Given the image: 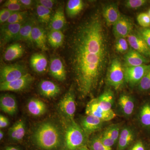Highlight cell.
I'll list each match as a JSON object with an SVG mask.
<instances>
[{
	"instance_id": "cell-5",
	"label": "cell",
	"mask_w": 150,
	"mask_h": 150,
	"mask_svg": "<svg viewBox=\"0 0 150 150\" xmlns=\"http://www.w3.org/2000/svg\"><path fill=\"white\" fill-rule=\"evenodd\" d=\"M28 73L26 67L23 65L17 64L5 65L1 69V83L10 82L16 80Z\"/></svg>"
},
{
	"instance_id": "cell-9",
	"label": "cell",
	"mask_w": 150,
	"mask_h": 150,
	"mask_svg": "<svg viewBox=\"0 0 150 150\" xmlns=\"http://www.w3.org/2000/svg\"><path fill=\"white\" fill-rule=\"evenodd\" d=\"M34 80V78L29 73L16 80L8 83L0 84L1 91H19L23 90L28 86Z\"/></svg>"
},
{
	"instance_id": "cell-4",
	"label": "cell",
	"mask_w": 150,
	"mask_h": 150,
	"mask_svg": "<svg viewBox=\"0 0 150 150\" xmlns=\"http://www.w3.org/2000/svg\"><path fill=\"white\" fill-rule=\"evenodd\" d=\"M125 81L124 67L120 59L115 58L112 60L108 70L107 83L117 90L121 87Z\"/></svg>"
},
{
	"instance_id": "cell-51",
	"label": "cell",
	"mask_w": 150,
	"mask_h": 150,
	"mask_svg": "<svg viewBox=\"0 0 150 150\" xmlns=\"http://www.w3.org/2000/svg\"><path fill=\"white\" fill-rule=\"evenodd\" d=\"M148 14H149V15L150 16V9L149 10V12H148Z\"/></svg>"
},
{
	"instance_id": "cell-11",
	"label": "cell",
	"mask_w": 150,
	"mask_h": 150,
	"mask_svg": "<svg viewBox=\"0 0 150 150\" xmlns=\"http://www.w3.org/2000/svg\"><path fill=\"white\" fill-rule=\"evenodd\" d=\"M5 23L1 28V45H4L12 40H15L22 25L24 23Z\"/></svg>"
},
{
	"instance_id": "cell-23",
	"label": "cell",
	"mask_w": 150,
	"mask_h": 150,
	"mask_svg": "<svg viewBox=\"0 0 150 150\" xmlns=\"http://www.w3.org/2000/svg\"><path fill=\"white\" fill-rule=\"evenodd\" d=\"M9 136L12 140L16 142L21 141L25 134V125L24 120L17 121L8 130Z\"/></svg>"
},
{
	"instance_id": "cell-28",
	"label": "cell",
	"mask_w": 150,
	"mask_h": 150,
	"mask_svg": "<svg viewBox=\"0 0 150 150\" xmlns=\"http://www.w3.org/2000/svg\"><path fill=\"white\" fill-rule=\"evenodd\" d=\"M118 104L125 115L130 116L134 112L135 106L134 101L129 96L126 94L121 95L119 98Z\"/></svg>"
},
{
	"instance_id": "cell-1",
	"label": "cell",
	"mask_w": 150,
	"mask_h": 150,
	"mask_svg": "<svg viewBox=\"0 0 150 150\" xmlns=\"http://www.w3.org/2000/svg\"><path fill=\"white\" fill-rule=\"evenodd\" d=\"M70 46L71 66L78 90L86 96L96 88L109 58L106 31L99 13L93 14L78 25Z\"/></svg>"
},
{
	"instance_id": "cell-18",
	"label": "cell",
	"mask_w": 150,
	"mask_h": 150,
	"mask_svg": "<svg viewBox=\"0 0 150 150\" xmlns=\"http://www.w3.org/2000/svg\"><path fill=\"white\" fill-rule=\"evenodd\" d=\"M31 37L33 41L38 48L43 51L48 50L47 36L43 28L35 24L33 28Z\"/></svg>"
},
{
	"instance_id": "cell-2",
	"label": "cell",
	"mask_w": 150,
	"mask_h": 150,
	"mask_svg": "<svg viewBox=\"0 0 150 150\" xmlns=\"http://www.w3.org/2000/svg\"><path fill=\"white\" fill-rule=\"evenodd\" d=\"M62 131L58 125L45 122L38 126L33 135V140L38 148L43 150H54L62 144Z\"/></svg>"
},
{
	"instance_id": "cell-7",
	"label": "cell",
	"mask_w": 150,
	"mask_h": 150,
	"mask_svg": "<svg viewBox=\"0 0 150 150\" xmlns=\"http://www.w3.org/2000/svg\"><path fill=\"white\" fill-rule=\"evenodd\" d=\"M59 108L61 112L69 121L74 120L76 105L74 93L73 90H70L61 99L59 102Z\"/></svg>"
},
{
	"instance_id": "cell-49",
	"label": "cell",
	"mask_w": 150,
	"mask_h": 150,
	"mask_svg": "<svg viewBox=\"0 0 150 150\" xmlns=\"http://www.w3.org/2000/svg\"><path fill=\"white\" fill-rule=\"evenodd\" d=\"M77 150H91L90 149H89L85 145L81 147V148H79Z\"/></svg>"
},
{
	"instance_id": "cell-38",
	"label": "cell",
	"mask_w": 150,
	"mask_h": 150,
	"mask_svg": "<svg viewBox=\"0 0 150 150\" xmlns=\"http://www.w3.org/2000/svg\"><path fill=\"white\" fill-rule=\"evenodd\" d=\"M138 85L140 90L145 91L150 89V69L146 73Z\"/></svg>"
},
{
	"instance_id": "cell-42",
	"label": "cell",
	"mask_w": 150,
	"mask_h": 150,
	"mask_svg": "<svg viewBox=\"0 0 150 150\" xmlns=\"http://www.w3.org/2000/svg\"><path fill=\"white\" fill-rule=\"evenodd\" d=\"M99 138L103 144L109 148H111V147L114 144L115 142L110 137L105 134H103L102 136L99 137Z\"/></svg>"
},
{
	"instance_id": "cell-29",
	"label": "cell",
	"mask_w": 150,
	"mask_h": 150,
	"mask_svg": "<svg viewBox=\"0 0 150 150\" xmlns=\"http://www.w3.org/2000/svg\"><path fill=\"white\" fill-rule=\"evenodd\" d=\"M47 39L52 47L58 48L63 45L64 41V35L62 30H50Z\"/></svg>"
},
{
	"instance_id": "cell-35",
	"label": "cell",
	"mask_w": 150,
	"mask_h": 150,
	"mask_svg": "<svg viewBox=\"0 0 150 150\" xmlns=\"http://www.w3.org/2000/svg\"><path fill=\"white\" fill-rule=\"evenodd\" d=\"M104 134L110 137L113 141L116 142L119 139L120 136V128L118 125H111L108 127Z\"/></svg>"
},
{
	"instance_id": "cell-13",
	"label": "cell",
	"mask_w": 150,
	"mask_h": 150,
	"mask_svg": "<svg viewBox=\"0 0 150 150\" xmlns=\"http://www.w3.org/2000/svg\"><path fill=\"white\" fill-rule=\"evenodd\" d=\"M103 16L106 25L113 26L121 16L117 5L115 3L105 6L103 9Z\"/></svg>"
},
{
	"instance_id": "cell-47",
	"label": "cell",
	"mask_w": 150,
	"mask_h": 150,
	"mask_svg": "<svg viewBox=\"0 0 150 150\" xmlns=\"http://www.w3.org/2000/svg\"><path fill=\"white\" fill-rule=\"evenodd\" d=\"M130 150H145V148L143 143L139 141L133 146Z\"/></svg>"
},
{
	"instance_id": "cell-50",
	"label": "cell",
	"mask_w": 150,
	"mask_h": 150,
	"mask_svg": "<svg viewBox=\"0 0 150 150\" xmlns=\"http://www.w3.org/2000/svg\"><path fill=\"white\" fill-rule=\"evenodd\" d=\"M4 137V132L1 130L0 131V140H1L3 139V138Z\"/></svg>"
},
{
	"instance_id": "cell-21",
	"label": "cell",
	"mask_w": 150,
	"mask_h": 150,
	"mask_svg": "<svg viewBox=\"0 0 150 150\" xmlns=\"http://www.w3.org/2000/svg\"><path fill=\"white\" fill-rule=\"evenodd\" d=\"M30 64L34 71L38 74H42L46 71L48 61L43 54L35 53L30 57Z\"/></svg>"
},
{
	"instance_id": "cell-14",
	"label": "cell",
	"mask_w": 150,
	"mask_h": 150,
	"mask_svg": "<svg viewBox=\"0 0 150 150\" xmlns=\"http://www.w3.org/2000/svg\"><path fill=\"white\" fill-rule=\"evenodd\" d=\"M149 60L133 49H129L124 56V67H134L146 64Z\"/></svg>"
},
{
	"instance_id": "cell-24",
	"label": "cell",
	"mask_w": 150,
	"mask_h": 150,
	"mask_svg": "<svg viewBox=\"0 0 150 150\" xmlns=\"http://www.w3.org/2000/svg\"><path fill=\"white\" fill-rule=\"evenodd\" d=\"M27 108L29 113L34 116H41L47 110L46 104L42 100L36 98L30 100L28 103Z\"/></svg>"
},
{
	"instance_id": "cell-22",
	"label": "cell",
	"mask_w": 150,
	"mask_h": 150,
	"mask_svg": "<svg viewBox=\"0 0 150 150\" xmlns=\"http://www.w3.org/2000/svg\"><path fill=\"white\" fill-rule=\"evenodd\" d=\"M24 52L23 46L20 43H14L6 48L4 53V59L7 62H11L20 58Z\"/></svg>"
},
{
	"instance_id": "cell-34",
	"label": "cell",
	"mask_w": 150,
	"mask_h": 150,
	"mask_svg": "<svg viewBox=\"0 0 150 150\" xmlns=\"http://www.w3.org/2000/svg\"><path fill=\"white\" fill-rule=\"evenodd\" d=\"M3 8H6L13 12L24 11L25 9L18 0H8L3 5Z\"/></svg>"
},
{
	"instance_id": "cell-19",
	"label": "cell",
	"mask_w": 150,
	"mask_h": 150,
	"mask_svg": "<svg viewBox=\"0 0 150 150\" xmlns=\"http://www.w3.org/2000/svg\"><path fill=\"white\" fill-rule=\"evenodd\" d=\"M39 90L41 95L48 98H54L60 93L59 86L51 81L43 80L39 84Z\"/></svg>"
},
{
	"instance_id": "cell-46",
	"label": "cell",
	"mask_w": 150,
	"mask_h": 150,
	"mask_svg": "<svg viewBox=\"0 0 150 150\" xmlns=\"http://www.w3.org/2000/svg\"><path fill=\"white\" fill-rule=\"evenodd\" d=\"M19 1L25 9L26 8H30L33 5L34 3L33 1L31 0H19Z\"/></svg>"
},
{
	"instance_id": "cell-25",
	"label": "cell",
	"mask_w": 150,
	"mask_h": 150,
	"mask_svg": "<svg viewBox=\"0 0 150 150\" xmlns=\"http://www.w3.org/2000/svg\"><path fill=\"white\" fill-rule=\"evenodd\" d=\"M66 24V19L64 8L63 7L60 6L57 9L51 18L49 23V28L50 30H62Z\"/></svg>"
},
{
	"instance_id": "cell-45",
	"label": "cell",
	"mask_w": 150,
	"mask_h": 150,
	"mask_svg": "<svg viewBox=\"0 0 150 150\" xmlns=\"http://www.w3.org/2000/svg\"><path fill=\"white\" fill-rule=\"evenodd\" d=\"M9 125L8 118L2 115H0V128H6Z\"/></svg>"
},
{
	"instance_id": "cell-15",
	"label": "cell",
	"mask_w": 150,
	"mask_h": 150,
	"mask_svg": "<svg viewBox=\"0 0 150 150\" xmlns=\"http://www.w3.org/2000/svg\"><path fill=\"white\" fill-rule=\"evenodd\" d=\"M0 107L2 111L8 115L16 114L18 108L16 98L11 94H3L0 98Z\"/></svg>"
},
{
	"instance_id": "cell-27",
	"label": "cell",
	"mask_w": 150,
	"mask_h": 150,
	"mask_svg": "<svg viewBox=\"0 0 150 150\" xmlns=\"http://www.w3.org/2000/svg\"><path fill=\"white\" fill-rule=\"evenodd\" d=\"M96 99L100 106L103 110L107 111L112 110L114 97L113 92L109 90L106 91Z\"/></svg>"
},
{
	"instance_id": "cell-43",
	"label": "cell",
	"mask_w": 150,
	"mask_h": 150,
	"mask_svg": "<svg viewBox=\"0 0 150 150\" xmlns=\"http://www.w3.org/2000/svg\"><path fill=\"white\" fill-rule=\"evenodd\" d=\"M139 33L150 49V28L142 30Z\"/></svg>"
},
{
	"instance_id": "cell-44",
	"label": "cell",
	"mask_w": 150,
	"mask_h": 150,
	"mask_svg": "<svg viewBox=\"0 0 150 150\" xmlns=\"http://www.w3.org/2000/svg\"><path fill=\"white\" fill-rule=\"evenodd\" d=\"M35 2L45 7L46 8L51 10L54 7L56 1L53 0H39L35 1Z\"/></svg>"
},
{
	"instance_id": "cell-3",
	"label": "cell",
	"mask_w": 150,
	"mask_h": 150,
	"mask_svg": "<svg viewBox=\"0 0 150 150\" xmlns=\"http://www.w3.org/2000/svg\"><path fill=\"white\" fill-rule=\"evenodd\" d=\"M64 136V145L65 150H77L85 146V133L74 120L69 121Z\"/></svg>"
},
{
	"instance_id": "cell-10",
	"label": "cell",
	"mask_w": 150,
	"mask_h": 150,
	"mask_svg": "<svg viewBox=\"0 0 150 150\" xmlns=\"http://www.w3.org/2000/svg\"><path fill=\"white\" fill-rule=\"evenodd\" d=\"M126 38L128 43L132 49L146 58H150V48L139 33L132 32Z\"/></svg>"
},
{
	"instance_id": "cell-26",
	"label": "cell",
	"mask_w": 150,
	"mask_h": 150,
	"mask_svg": "<svg viewBox=\"0 0 150 150\" xmlns=\"http://www.w3.org/2000/svg\"><path fill=\"white\" fill-rule=\"evenodd\" d=\"M134 138V132L129 127H125L120 132L118 139V149L124 150L133 141Z\"/></svg>"
},
{
	"instance_id": "cell-8",
	"label": "cell",
	"mask_w": 150,
	"mask_h": 150,
	"mask_svg": "<svg viewBox=\"0 0 150 150\" xmlns=\"http://www.w3.org/2000/svg\"><path fill=\"white\" fill-rule=\"evenodd\" d=\"M86 113L87 115H93L99 118L103 122L110 121L116 116L113 110L107 111L103 109L97 102L96 98L91 100L88 103L86 107Z\"/></svg>"
},
{
	"instance_id": "cell-20",
	"label": "cell",
	"mask_w": 150,
	"mask_h": 150,
	"mask_svg": "<svg viewBox=\"0 0 150 150\" xmlns=\"http://www.w3.org/2000/svg\"><path fill=\"white\" fill-rule=\"evenodd\" d=\"M35 24V22L34 19H28L22 25L15 41L23 40L29 43H33L31 35L33 28Z\"/></svg>"
},
{
	"instance_id": "cell-31",
	"label": "cell",
	"mask_w": 150,
	"mask_h": 150,
	"mask_svg": "<svg viewBox=\"0 0 150 150\" xmlns=\"http://www.w3.org/2000/svg\"><path fill=\"white\" fill-rule=\"evenodd\" d=\"M36 14L38 21L41 23H50L51 18V10L35 2Z\"/></svg>"
},
{
	"instance_id": "cell-37",
	"label": "cell",
	"mask_w": 150,
	"mask_h": 150,
	"mask_svg": "<svg viewBox=\"0 0 150 150\" xmlns=\"http://www.w3.org/2000/svg\"><path fill=\"white\" fill-rule=\"evenodd\" d=\"M91 150H112L111 148L108 147L103 144L99 137L93 138L90 144Z\"/></svg>"
},
{
	"instance_id": "cell-12",
	"label": "cell",
	"mask_w": 150,
	"mask_h": 150,
	"mask_svg": "<svg viewBox=\"0 0 150 150\" xmlns=\"http://www.w3.org/2000/svg\"><path fill=\"white\" fill-rule=\"evenodd\" d=\"M132 21L127 17L122 15L118 21L113 25V33L116 39L126 38L132 32Z\"/></svg>"
},
{
	"instance_id": "cell-6",
	"label": "cell",
	"mask_w": 150,
	"mask_h": 150,
	"mask_svg": "<svg viewBox=\"0 0 150 150\" xmlns=\"http://www.w3.org/2000/svg\"><path fill=\"white\" fill-rule=\"evenodd\" d=\"M125 80L131 85L138 84L140 81L150 69V65L138 67H124Z\"/></svg>"
},
{
	"instance_id": "cell-41",
	"label": "cell",
	"mask_w": 150,
	"mask_h": 150,
	"mask_svg": "<svg viewBox=\"0 0 150 150\" xmlns=\"http://www.w3.org/2000/svg\"><path fill=\"white\" fill-rule=\"evenodd\" d=\"M14 12L11 11L6 8H3L0 11V23L4 24L6 23L11 15Z\"/></svg>"
},
{
	"instance_id": "cell-30",
	"label": "cell",
	"mask_w": 150,
	"mask_h": 150,
	"mask_svg": "<svg viewBox=\"0 0 150 150\" xmlns=\"http://www.w3.org/2000/svg\"><path fill=\"white\" fill-rule=\"evenodd\" d=\"M83 7V2L81 0H69L66 8L67 15L70 17H74L81 12Z\"/></svg>"
},
{
	"instance_id": "cell-17",
	"label": "cell",
	"mask_w": 150,
	"mask_h": 150,
	"mask_svg": "<svg viewBox=\"0 0 150 150\" xmlns=\"http://www.w3.org/2000/svg\"><path fill=\"white\" fill-rule=\"evenodd\" d=\"M103 122L93 115H87L82 119L81 127L86 135H89L100 129Z\"/></svg>"
},
{
	"instance_id": "cell-36",
	"label": "cell",
	"mask_w": 150,
	"mask_h": 150,
	"mask_svg": "<svg viewBox=\"0 0 150 150\" xmlns=\"http://www.w3.org/2000/svg\"><path fill=\"white\" fill-rule=\"evenodd\" d=\"M115 48L119 53H125L129 51V43L126 38H118L116 39Z\"/></svg>"
},
{
	"instance_id": "cell-39",
	"label": "cell",
	"mask_w": 150,
	"mask_h": 150,
	"mask_svg": "<svg viewBox=\"0 0 150 150\" xmlns=\"http://www.w3.org/2000/svg\"><path fill=\"white\" fill-rule=\"evenodd\" d=\"M137 21L141 26L146 28L150 26V16L148 13H142L138 16Z\"/></svg>"
},
{
	"instance_id": "cell-16",
	"label": "cell",
	"mask_w": 150,
	"mask_h": 150,
	"mask_svg": "<svg viewBox=\"0 0 150 150\" xmlns=\"http://www.w3.org/2000/svg\"><path fill=\"white\" fill-rule=\"evenodd\" d=\"M49 71L52 77L57 81H63L66 79L67 72L63 62L59 58L51 59L49 65Z\"/></svg>"
},
{
	"instance_id": "cell-48",
	"label": "cell",
	"mask_w": 150,
	"mask_h": 150,
	"mask_svg": "<svg viewBox=\"0 0 150 150\" xmlns=\"http://www.w3.org/2000/svg\"><path fill=\"white\" fill-rule=\"evenodd\" d=\"M4 150H21L19 148L13 146H8L6 147Z\"/></svg>"
},
{
	"instance_id": "cell-40",
	"label": "cell",
	"mask_w": 150,
	"mask_h": 150,
	"mask_svg": "<svg viewBox=\"0 0 150 150\" xmlns=\"http://www.w3.org/2000/svg\"><path fill=\"white\" fill-rule=\"evenodd\" d=\"M146 2L145 0H128L125 2V5L128 8L137 9L144 5Z\"/></svg>"
},
{
	"instance_id": "cell-32",
	"label": "cell",
	"mask_w": 150,
	"mask_h": 150,
	"mask_svg": "<svg viewBox=\"0 0 150 150\" xmlns=\"http://www.w3.org/2000/svg\"><path fill=\"white\" fill-rule=\"evenodd\" d=\"M28 13L27 11H23L14 12L11 15L6 23H24L28 19Z\"/></svg>"
},
{
	"instance_id": "cell-33",
	"label": "cell",
	"mask_w": 150,
	"mask_h": 150,
	"mask_svg": "<svg viewBox=\"0 0 150 150\" xmlns=\"http://www.w3.org/2000/svg\"><path fill=\"white\" fill-rule=\"evenodd\" d=\"M140 121L142 125L146 127H150V105L145 104L140 112Z\"/></svg>"
}]
</instances>
